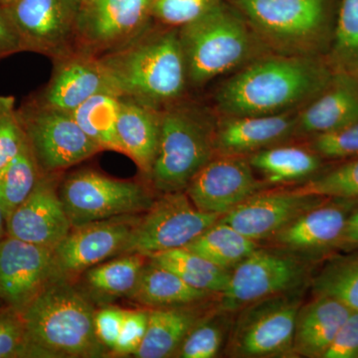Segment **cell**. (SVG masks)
I'll use <instances>...</instances> for the list:
<instances>
[{"label":"cell","mask_w":358,"mask_h":358,"mask_svg":"<svg viewBox=\"0 0 358 358\" xmlns=\"http://www.w3.org/2000/svg\"><path fill=\"white\" fill-rule=\"evenodd\" d=\"M334 78L317 58L282 54L231 77L216 94V103L226 117L284 114L317 98Z\"/></svg>","instance_id":"cell-1"},{"label":"cell","mask_w":358,"mask_h":358,"mask_svg":"<svg viewBox=\"0 0 358 358\" xmlns=\"http://www.w3.org/2000/svg\"><path fill=\"white\" fill-rule=\"evenodd\" d=\"M98 59L119 96L159 110L182 98L188 80L178 27H148L128 44Z\"/></svg>","instance_id":"cell-2"},{"label":"cell","mask_w":358,"mask_h":358,"mask_svg":"<svg viewBox=\"0 0 358 358\" xmlns=\"http://www.w3.org/2000/svg\"><path fill=\"white\" fill-rule=\"evenodd\" d=\"M95 313L66 279L52 282L20 312L32 343L48 358L103 357L106 348L96 336Z\"/></svg>","instance_id":"cell-3"},{"label":"cell","mask_w":358,"mask_h":358,"mask_svg":"<svg viewBox=\"0 0 358 358\" xmlns=\"http://www.w3.org/2000/svg\"><path fill=\"white\" fill-rule=\"evenodd\" d=\"M215 124L193 103L162 110L159 148L148 180L155 192H185L200 169L216 155Z\"/></svg>","instance_id":"cell-4"},{"label":"cell","mask_w":358,"mask_h":358,"mask_svg":"<svg viewBox=\"0 0 358 358\" xmlns=\"http://www.w3.org/2000/svg\"><path fill=\"white\" fill-rule=\"evenodd\" d=\"M189 83L201 86L247 60L254 50L252 28L236 8L219 0L178 27Z\"/></svg>","instance_id":"cell-5"},{"label":"cell","mask_w":358,"mask_h":358,"mask_svg":"<svg viewBox=\"0 0 358 358\" xmlns=\"http://www.w3.org/2000/svg\"><path fill=\"white\" fill-rule=\"evenodd\" d=\"M307 289L275 294L234 313L223 355L232 358H289L294 324Z\"/></svg>","instance_id":"cell-6"},{"label":"cell","mask_w":358,"mask_h":358,"mask_svg":"<svg viewBox=\"0 0 358 358\" xmlns=\"http://www.w3.org/2000/svg\"><path fill=\"white\" fill-rule=\"evenodd\" d=\"M331 0H234L263 41L285 55H310L327 34Z\"/></svg>","instance_id":"cell-7"},{"label":"cell","mask_w":358,"mask_h":358,"mask_svg":"<svg viewBox=\"0 0 358 358\" xmlns=\"http://www.w3.org/2000/svg\"><path fill=\"white\" fill-rule=\"evenodd\" d=\"M315 264L288 252L261 246L231 270L219 308L235 313L275 294L310 288Z\"/></svg>","instance_id":"cell-8"},{"label":"cell","mask_w":358,"mask_h":358,"mask_svg":"<svg viewBox=\"0 0 358 358\" xmlns=\"http://www.w3.org/2000/svg\"><path fill=\"white\" fill-rule=\"evenodd\" d=\"M59 194L73 227L94 221L136 215L148 210L155 197L150 188L82 169L59 183Z\"/></svg>","instance_id":"cell-9"},{"label":"cell","mask_w":358,"mask_h":358,"mask_svg":"<svg viewBox=\"0 0 358 358\" xmlns=\"http://www.w3.org/2000/svg\"><path fill=\"white\" fill-rule=\"evenodd\" d=\"M28 145L41 173L58 174L102 152L70 113L32 99L18 108Z\"/></svg>","instance_id":"cell-10"},{"label":"cell","mask_w":358,"mask_h":358,"mask_svg":"<svg viewBox=\"0 0 358 358\" xmlns=\"http://www.w3.org/2000/svg\"><path fill=\"white\" fill-rule=\"evenodd\" d=\"M221 215L197 208L185 192L162 193L141 214L124 254L145 257L185 248Z\"/></svg>","instance_id":"cell-11"},{"label":"cell","mask_w":358,"mask_h":358,"mask_svg":"<svg viewBox=\"0 0 358 358\" xmlns=\"http://www.w3.org/2000/svg\"><path fill=\"white\" fill-rule=\"evenodd\" d=\"M154 0H82L76 50L100 57L121 48L150 27Z\"/></svg>","instance_id":"cell-12"},{"label":"cell","mask_w":358,"mask_h":358,"mask_svg":"<svg viewBox=\"0 0 358 358\" xmlns=\"http://www.w3.org/2000/svg\"><path fill=\"white\" fill-rule=\"evenodd\" d=\"M82 0H16L6 7L20 34L23 52L54 59L76 50Z\"/></svg>","instance_id":"cell-13"},{"label":"cell","mask_w":358,"mask_h":358,"mask_svg":"<svg viewBox=\"0 0 358 358\" xmlns=\"http://www.w3.org/2000/svg\"><path fill=\"white\" fill-rule=\"evenodd\" d=\"M357 206L358 200L327 199L261 244L317 265L339 251L348 219Z\"/></svg>","instance_id":"cell-14"},{"label":"cell","mask_w":358,"mask_h":358,"mask_svg":"<svg viewBox=\"0 0 358 358\" xmlns=\"http://www.w3.org/2000/svg\"><path fill=\"white\" fill-rule=\"evenodd\" d=\"M267 188V183L257 178L248 157L216 155L185 192L200 210L222 216Z\"/></svg>","instance_id":"cell-15"},{"label":"cell","mask_w":358,"mask_h":358,"mask_svg":"<svg viewBox=\"0 0 358 358\" xmlns=\"http://www.w3.org/2000/svg\"><path fill=\"white\" fill-rule=\"evenodd\" d=\"M60 279L54 250L6 235L0 241V301L21 312Z\"/></svg>","instance_id":"cell-16"},{"label":"cell","mask_w":358,"mask_h":358,"mask_svg":"<svg viewBox=\"0 0 358 358\" xmlns=\"http://www.w3.org/2000/svg\"><path fill=\"white\" fill-rule=\"evenodd\" d=\"M140 217L141 214L119 216L72 227L54 249L60 279L71 281L88 268L122 254Z\"/></svg>","instance_id":"cell-17"},{"label":"cell","mask_w":358,"mask_h":358,"mask_svg":"<svg viewBox=\"0 0 358 358\" xmlns=\"http://www.w3.org/2000/svg\"><path fill=\"white\" fill-rule=\"evenodd\" d=\"M327 199L299 193L292 188H267L224 214L220 220L250 239L263 243L301 214Z\"/></svg>","instance_id":"cell-18"},{"label":"cell","mask_w":358,"mask_h":358,"mask_svg":"<svg viewBox=\"0 0 358 358\" xmlns=\"http://www.w3.org/2000/svg\"><path fill=\"white\" fill-rule=\"evenodd\" d=\"M72 224L59 194L57 174H41L31 194L6 220L7 235L55 249Z\"/></svg>","instance_id":"cell-19"},{"label":"cell","mask_w":358,"mask_h":358,"mask_svg":"<svg viewBox=\"0 0 358 358\" xmlns=\"http://www.w3.org/2000/svg\"><path fill=\"white\" fill-rule=\"evenodd\" d=\"M53 62L50 81L35 99L42 105L70 113L96 94L115 93L95 56L74 50Z\"/></svg>","instance_id":"cell-20"},{"label":"cell","mask_w":358,"mask_h":358,"mask_svg":"<svg viewBox=\"0 0 358 358\" xmlns=\"http://www.w3.org/2000/svg\"><path fill=\"white\" fill-rule=\"evenodd\" d=\"M296 115L226 117L214 131L216 155H249L282 145L296 134Z\"/></svg>","instance_id":"cell-21"},{"label":"cell","mask_w":358,"mask_h":358,"mask_svg":"<svg viewBox=\"0 0 358 358\" xmlns=\"http://www.w3.org/2000/svg\"><path fill=\"white\" fill-rule=\"evenodd\" d=\"M358 122V80L338 73L333 82L296 115V134L317 136Z\"/></svg>","instance_id":"cell-22"},{"label":"cell","mask_w":358,"mask_h":358,"mask_svg":"<svg viewBox=\"0 0 358 358\" xmlns=\"http://www.w3.org/2000/svg\"><path fill=\"white\" fill-rule=\"evenodd\" d=\"M218 303L219 298L192 305L150 308L147 334L134 357H174L193 327L217 307Z\"/></svg>","instance_id":"cell-23"},{"label":"cell","mask_w":358,"mask_h":358,"mask_svg":"<svg viewBox=\"0 0 358 358\" xmlns=\"http://www.w3.org/2000/svg\"><path fill=\"white\" fill-rule=\"evenodd\" d=\"M299 308L294 324V357L324 358L339 329L352 312L336 299L313 296Z\"/></svg>","instance_id":"cell-24"},{"label":"cell","mask_w":358,"mask_h":358,"mask_svg":"<svg viewBox=\"0 0 358 358\" xmlns=\"http://www.w3.org/2000/svg\"><path fill=\"white\" fill-rule=\"evenodd\" d=\"M162 110L121 96L117 133L122 154L148 178L159 148Z\"/></svg>","instance_id":"cell-25"},{"label":"cell","mask_w":358,"mask_h":358,"mask_svg":"<svg viewBox=\"0 0 358 358\" xmlns=\"http://www.w3.org/2000/svg\"><path fill=\"white\" fill-rule=\"evenodd\" d=\"M220 294L186 284L178 275L148 258L129 300L147 308L178 307L214 300Z\"/></svg>","instance_id":"cell-26"},{"label":"cell","mask_w":358,"mask_h":358,"mask_svg":"<svg viewBox=\"0 0 358 358\" xmlns=\"http://www.w3.org/2000/svg\"><path fill=\"white\" fill-rule=\"evenodd\" d=\"M255 173L270 186L300 185L320 173L322 159L310 148L278 145L249 155Z\"/></svg>","instance_id":"cell-27"},{"label":"cell","mask_w":358,"mask_h":358,"mask_svg":"<svg viewBox=\"0 0 358 358\" xmlns=\"http://www.w3.org/2000/svg\"><path fill=\"white\" fill-rule=\"evenodd\" d=\"M260 246L219 218L183 249L231 271Z\"/></svg>","instance_id":"cell-28"},{"label":"cell","mask_w":358,"mask_h":358,"mask_svg":"<svg viewBox=\"0 0 358 358\" xmlns=\"http://www.w3.org/2000/svg\"><path fill=\"white\" fill-rule=\"evenodd\" d=\"M147 261L148 257L141 254H124L115 260L98 264L83 273L85 285L96 300L128 298Z\"/></svg>","instance_id":"cell-29"},{"label":"cell","mask_w":358,"mask_h":358,"mask_svg":"<svg viewBox=\"0 0 358 358\" xmlns=\"http://www.w3.org/2000/svg\"><path fill=\"white\" fill-rule=\"evenodd\" d=\"M121 96L113 92L96 94L70 112L78 126L102 150L121 152L117 133Z\"/></svg>","instance_id":"cell-30"},{"label":"cell","mask_w":358,"mask_h":358,"mask_svg":"<svg viewBox=\"0 0 358 358\" xmlns=\"http://www.w3.org/2000/svg\"><path fill=\"white\" fill-rule=\"evenodd\" d=\"M310 288L313 296L336 299L358 312V249L329 257L324 267L313 275Z\"/></svg>","instance_id":"cell-31"},{"label":"cell","mask_w":358,"mask_h":358,"mask_svg":"<svg viewBox=\"0 0 358 358\" xmlns=\"http://www.w3.org/2000/svg\"><path fill=\"white\" fill-rule=\"evenodd\" d=\"M152 262L173 271L193 287L212 294H221L229 280L231 271L209 262L192 252L180 248L148 257Z\"/></svg>","instance_id":"cell-32"},{"label":"cell","mask_w":358,"mask_h":358,"mask_svg":"<svg viewBox=\"0 0 358 358\" xmlns=\"http://www.w3.org/2000/svg\"><path fill=\"white\" fill-rule=\"evenodd\" d=\"M234 313L217 307L199 320L188 333L174 357L215 358L224 352Z\"/></svg>","instance_id":"cell-33"},{"label":"cell","mask_w":358,"mask_h":358,"mask_svg":"<svg viewBox=\"0 0 358 358\" xmlns=\"http://www.w3.org/2000/svg\"><path fill=\"white\" fill-rule=\"evenodd\" d=\"M41 174L28 141L20 154L0 169V207L6 222L31 194Z\"/></svg>","instance_id":"cell-34"},{"label":"cell","mask_w":358,"mask_h":358,"mask_svg":"<svg viewBox=\"0 0 358 358\" xmlns=\"http://www.w3.org/2000/svg\"><path fill=\"white\" fill-rule=\"evenodd\" d=\"M331 62L338 73L358 76V0H341Z\"/></svg>","instance_id":"cell-35"},{"label":"cell","mask_w":358,"mask_h":358,"mask_svg":"<svg viewBox=\"0 0 358 358\" xmlns=\"http://www.w3.org/2000/svg\"><path fill=\"white\" fill-rule=\"evenodd\" d=\"M303 194L327 199L358 200V157L317 174L307 182L292 187Z\"/></svg>","instance_id":"cell-36"},{"label":"cell","mask_w":358,"mask_h":358,"mask_svg":"<svg viewBox=\"0 0 358 358\" xmlns=\"http://www.w3.org/2000/svg\"><path fill=\"white\" fill-rule=\"evenodd\" d=\"M0 358H48L32 343L20 312L0 306Z\"/></svg>","instance_id":"cell-37"},{"label":"cell","mask_w":358,"mask_h":358,"mask_svg":"<svg viewBox=\"0 0 358 358\" xmlns=\"http://www.w3.org/2000/svg\"><path fill=\"white\" fill-rule=\"evenodd\" d=\"M27 143L13 96L0 95V169L16 157Z\"/></svg>","instance_id":"cell-38"},{"label":"cell","mask_w":358,"mask_h":358,"mask_svg":"<svg viewBox=\"0 0 358 358\" xmlns=\"http://www.w3.org/2000/svg\"><path fill=\"white\" fill-rule=\"evenodd\" d=\"M308 147L322 159H357L358 157V122L331 133L313 136Z\"/></svg>","instance_id":"cell-39"},{"label":"cell","mask_w":358,"mask_h":358,"mask_svg":"<svg viewBox=\"0 0 358 358\" xmlns=\"http://www.w3.org/2000/svg\"><path fill=\"white\" fill-rule=\"evenodd\" d=\"M219 0H154L152 15L159 22L180 27L196 20Z\"/></svg>","instance_id":"cell-40"},{"label":"cell","mask_w":358,"mask_h":358,"mask_svg":"<svg viewBox=\"0 0 358 358\" xmlns=\"http://www.w3.org/2000/svg\"><path fill=\"white\" fill-rule=\"evenodd\" d=\"M150 308L127 310L117 345L113 352L120 355H134L145 338Z\"/></svg>","instance_id":"cell-41"},{"label":"cell","mask_w":358,"mask_h":358,"mask_svg":"<svg viewBox=\"0 0 358 358\" xmlns=\"http://www.w3.org/2000/svg\"><path fill=\"white\" fill-rule=\"evenodd\" d=\"M324 358H358V312L350 313Z\"/></svg>","instance_id":"cell-42"},{"label":"cell","mask_w":358,"mask_h":358,"mask_svg":"<svg viewBox=\"0 0 358 358\" xmlns=\"http://www.w3.org/2000/svg\"><path fill=\"white\" fill-rule=\"evenodd\" d=\"M127 310L107 307L96 310L95 329L99 341L105 348L114 350L124 322Z\"/></svg>","instance_id":"cell-43"},{"label":"cell","mask_w":358,"mask_h":358,"mask_svg":"<svg viewBox=\"0 0 358 358\" xmlns=\"http://www.w3.org/2000/svg\"><path fill=\"white\" fill-rule=\"evenodd\" d=\"M23 52L22 43L6 7L0 6V60Z\"/></svg>","instance_id":"cell-44"},{"label":"cell","mask_w":358,"mask_h":358,"mask_svg":"<svg viewBox=\"0 0 358 358\" xmlns=\"http://www.w3.org/2000/svg\"><path fill=\"white\" fill-rule=\"evenodd\" d=\"M358 249V206L350 213V217L346 222L339 251H353Z\"/></svg>","instance_id":"cell-45"},{"label":"cell","mask_w":358,"mask_h":358,"mask_svg":"<svg viewBox=\"0 0 358 358\" xmlns=\"http://www.w3.org/2000/svg\"><path fill=\"white\" fill-rule=\"evenodd\" d=\"M7 235L6 222L2 213L1 207H0V241Z\"/></svg>","instance_id":"cell-46"},{"label":"cell","mask_w":358,"mask_h":358,"mask_svg":"<svg viewBox=\"0 0 358 358\" xmlns=\"http://www.w3.org/2000/svg\"><path fill=\"white\" fill-rule=\"evenodd\" d=\"M16 0H0V6L3 7L10 6Z\"/></svg>","instance_id":"cell-47"},{"label":"cell","mask_w":358,"mask_h":358,"mask_svg":"<svg viewBox=\"0 0 358 358\" xmlns=\"http://www.w3.org/2000/svg\"><path fill=\"white\" fill-rule=\"evenodd\" d=\"M1 305H2L1 301H0V306H1Z\"/></svg>","instance_id":"cell-48"}]
</instances>
